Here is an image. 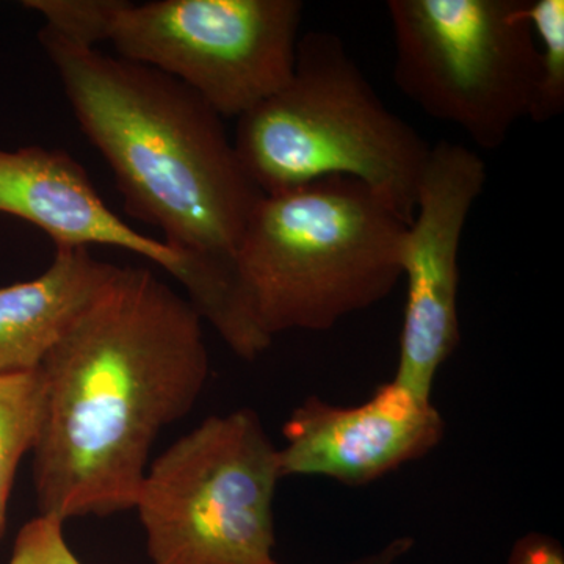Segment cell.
Returning <instances> with one entry per match:
<instances>
[{"instance_id": "cell-1", "label": "cell", "mask_w": 564, "mask_h": 564, "mask_svg": "<svg viewBox=\"0 0 564 564\" xmlns=\"http://www.w3.org/2000/svg\"><path fill=\"white\" fill-rule=\"evenodd\" d=\"M33 448L40 514L66 522L133 510L159 434L191 414L210 356L203 318L143 267H115L40 367Z\"/></svg>"}, {"instance_id": "cell-2", "label": "cell", "mask_w": 564, "mask_h": 564, "mask_svg": "<svg viewBox=\"0 0 564 564\" xmlns=\"http://www.w3.org/2000/svg\"><path fill=\"white\" fill-rule=\"evenodd\" d=\"M40 41L77 124L110 166L126 212L161 229L184 261L180 284L203 322L231 332L245 314L237 250L262 193L223 118L161 70L46 29Z\"/></svg>"}, {"instance_id": "cell-3", "label": "cell", "mask_w": 564, "mask_h": 564, "mask_svg": "<svg viewBox=\"0 0 564 564\" xmlns=\"http://www.w3.org/2000/svg\"><path fill=\"white\" fill-rule=\"evenodd\" d=\"M410 225L362 182L334 176L262 195L236 263L252 317L270 340L328 332L391 295Z\"/></svg>"}, {"instance_id": "cell-4", "label": "cell", "mask_w": 564, "mask_h": 564, "mask_svg": "<svg viewBox=\"0 0 564 564\" xmlns=\"http://www.w3.org/2000/svg\"><path fill=\"white\" fill-rule=\"evenodd\" d=\"M234 148L262 195L350 177L408 223L432 151L386 107L344 41L325 31L303 35L288 84L237 118Z\"/></svg>"}, {"instance_id": "cell-5", "label": "cell", "mask_w": 564, "mask_h": 564, "mask_svg": "<svg viewBox=\"0 0 564 564\" xmlns=\"http://www.w3.org/2000/svg\"><path fill=\"white\" fill-rule=\"evenodd\" d=\"M259 414L204 419L148 467L133 510L152 564H280V456Z\"/></svg>"}, {"instance_id": "cell-6", "label": "cell", "mask_w": 564, "mask_h": 564, "mask_svg": "<svg viewBox=\"0 0 564 564\" xmlns=\"http://www.w3.org/2000/svg\"><path fill=\"white\" fill-rule=\"evenodd\" d=\"M529 0H389L393 82L486 151L532 111L538 47Z\"/></svg>"}, {"instance_id": "cell-7", "label": "cell", "mask_w": 564, "mask_h": 564, "mask_svg": "<svg viewBox=\"0 0 564 564\" xmlns=\"http://www.w3.org/2000/svg\"><path fill=\"white\" fill-rule=\"evenodd\" d=\"M300 0L126 2L110 43L118 57L169 74L221 118H240L293 74Z\"/></svg>"}, {"instance_id": "cell-8", "label": "cell", "mask_w": 564, "mask_h": 564, "mask_svg": "<svg viewBox=\"0 0 564 564\" xmlns=\"http://www.w3.org/2000/svg\"><path fill=\"white\" fill-rule=\"evenodd\" d=\"M486 180L488 172L478 152L454 141L432 144L415 195L413 221L400 242L406 304L392 380L419 399L433 400L437 373L462 339L459 247Z\"/></svg>"}, {"instance_id": "cell-9", "label": "cell", "mask_w": 564, "mask_h": 564, "mask_svg": "<svg viewBox=\"0 0 564 564\" xmlns=\"http://www.w3.org/2000/svg\"><path fill=\"white\" fill-rule=\"evenodd\" d=\"M445 429L433 400L419 399L395 381L352 406L311 395L282 426L281 475L361 488L432 454Z\"/></svg>"}, {"instance_id": "cell-10", "label": "cell", "mask_w": 564, "mask_h": 564, "mask_svg": "<svg viewBox=\"0 0 564 564\" xmlns=\"http://www.w3.org/2000/svg\"><path fill=\"white\" fill-rule=\"evenodd\" d=\"M0 214L36 226L55 248H121L154 262L177 282L184 276L180 256L121 220L68 152L43 147L0 150Z\"/></svg>"}, {"instance_id": "cell-11", "label": "cell", "mask_w": 564, "mask_h": 564, "mask_svg": "<svg viewBox=\"0 0 564 564\" xmlns=\"http://www.w3.org/2000/svg\"><path fill=\"white\" fill-rule=\"evenodd\" d=\"M115 267L87 248H55L46 272L0 288V375L40 369Z\"/></svg>"}, {"instance_id": "cell-12", "label": "cell", "mask_w": 564, "mask_h": 564, "mask_svg": "<svg viewBox=\"0 0 564 564\" xmlns=\"http://www.w3.org/2000/svg\"><path fill=\"white\" fill-rule=\"evenodd\" d=\"M44 393L40 369L0 375V540L6 533L18 469L39 441Z\"/></svg>"}, {"instance_id": "cell-13", "label": "cell", "mask_w": 564, "mask_h": 564, "mask_svg": "<svg viewBox=\"0 0 564 564\" xmlns=\"http://www.w3.org/2000/svg\"><path fill=\"white\" fill-rule=\"evenodd\" d=\"M538 47L536 90L530 120L547 122L564 111V0H529Z\"/></svg>"}, {"instance_id": "cell-14", "label": "cell", "mask_w": 564, "mask_h": 564, "mask_svg": "<svg viewBox=\"0 0 564 564\" xmlns=\"http://www.w3.org/2000/svg\"><path fill=\"white\" fill-rule=\"evenodd\" d=\"M126 0H25V9L44 18L43 29L77 46L110 41Z\"/></svg>"}, {"instance_id": "cell-15", "label": "cell", "mask_w": 564, "mask_h": 564, "mask_svg": "<svg viewBox=\"0 0 564 564\" xmlns=\"http://www.w3.org/2000/svg\"><path fill=\"white\" fill-rule=\"evenodd\" d=\"M65 522L39 514L22 525L10 564H82L66 543Z\"/></svg>"}, {"instance_id": "cell-16", "label": "cell", "mask_w": 564, "mask_h": 564, "mask_svg": "<svg viewBox=\"0 0 564 564\" xmlns=\"http://www.w3.org/2000/svg\"><path fill=\"white\" fill-rule=\"evenodd\" d=\"M507 564H564V549L551 534L530 532L516 540Z\"/></svg>"}, {"instance_id": "cell-17", "label": "cell", "mask_w": 564, "mask_h": 564, "mask_svg": "<svg viewBox=\"0 0 564 564\" xmlns=\"http://www.w3.org/2000/svg\"><path fill=\"white\" fill-rule=\"evenodd\" d=\"M414 538L404 534V536L392 538L391 541L375 551L356 556L350 562L343 564H400L414 551Z\"/></svg>"}]
</instances>
